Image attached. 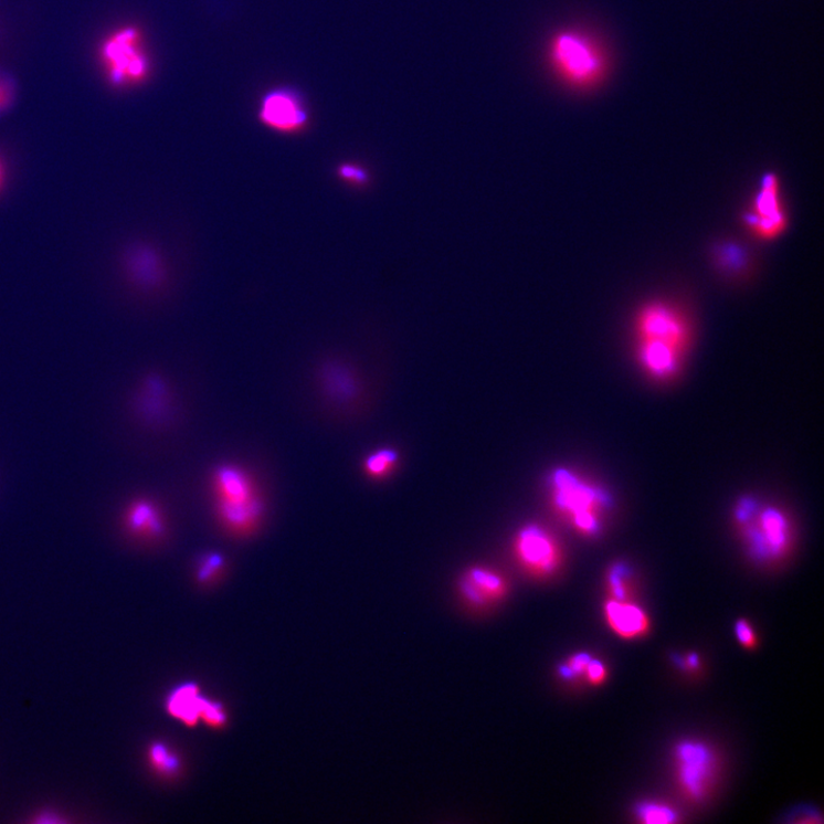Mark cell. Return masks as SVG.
I'll return each instance as SVG.
<instances>
[{
	"instance_id": "6da1fadb",
	"label": "cell",
	"mask_w": 824,
	"mask_h": 824,
	"mask_svg": "<svg viewBox=\"0 0 824 824\" xmlns=\"http://www.w3.org/2000/svg\"><path fill=\"white\" fill-rule=\"evenodd\" d=\"M637 358L654 378L669 379L678 373L691 341L686 314L668 302L646 304L635 319Z\"/></svg>"
},
{
	"instance_id": "7a4b0ae2",
	"label": "cell",
	"mask_w": 824,
	"mask_h": 824,
	"mask_svg": "<svg viewBox=\"0 0 824 824\" xmlns=\"http://www.w3.org/2000/svg\"><path fill=\"white\" fill-rule=\"evenodd\" d=\"M549 55L558 76L577 88L593 86L606 72L604 53L580 31H561L551 41Z\"/></svg>"
},
{
	"instance_id": "3957f363",
	"label": "cell",
	"mask_w": 824,
	"mask_h": 824,
	"mask_svg": "<svg viewBox=\"0 0 824 824\" xmlns=\"http://www.w3.org/2000/svg\"><path fill=\"white\" fill-rule=\"evenodd\" d=\"M676 780L682 794L693 803H702L711 794L719 771L715 750L699 740H684L674 749Z\"/></svg>"
},
{
	"instance_id": "277c9868",
	"label": "cell",
	"mask_w": 824,
	"mask_h": 824,
	"mask_svg": "<svg viewBox=\"0 0 824 824\" xmlns=\"http://www.w3.org/2000/svg\"><path fill=\"white\" fill-rule=\"evenodd\" d=\"M109 81L116 86L142 83L150 73V61L137 27H124L112 34L102 49Z\"/></svg>"
},
{
	"instance_id": "5b68a950",
	"label": "cell",
	"mask_w": 824,
	"mask_h": 824,
	"mask_svg": "<svg viewBox=\"0 0 824 824\" xmlns=\"http://www.w3.org/2000/svg\"><path fill=\"white\" fill-rule=\"evenodd\" d=\"M553 486L559 509L572 519L577 528L585 534L598 531L605 507L604 495L566 469L554 473Z\"/></svg>"
},
{
	"instance_id": "8992f818",
	"label": "cell",
	"mask_w": 824,
	"mask_h": 824,
	"mask_svg": "<svg viewBox=\"0 0 824 824\" xmlns=\"http://www.w3.org/2000/svg\"><path fill=\"white\" fill-rule=\"evenodd\" d=\"M258 118L265 128L285 136L303 134L310 123L302 95L289 87L268 91L261 102Z\"/></svg>"
},
{
	"instance_id": "52a82bcc",
	"label": "cell",
	"mask_w": 824,
	"mask_h": 824,
	"mask_svg": "<svg viewBox=\"0 0 824 824\" xmlns=\"http://www.w3.org/2000/svg\"><path fill=\"white\" fill-rule=\"evenodd\" d=\"M746 224L760 240L778 239L788 228V215L781 198L780 179L768 173L760 182L753 202L746 214Z\"/></svg>"
},
{
	"instance_id": "ba28073f",
	"label": "cell",
	"mask_w": 824,
	"mask_h": 824,
	"mask_svg": "<svg viewBox=\"0 0 824 824\" xmlns=\"http://www.w3.org/2000/svg\"><path fill=\"white\" fill-rule=\"evenodd\" d=\"M517 549L524 564L535 574L549 575L559 567V548L541 528L531 526L524 529L519 535Z\"/></svg>"
},
{
	"instance_id": "9c48e42d",
	"label": "cell",
	"mask_w": 824,
	"mask_h": 824,
	"mask_svg": "<svg viewBox=\"0 0 824 824\" xmlns=\"http://www.w3.org/2000/svg\"><path fill=\"white\" fill-rule=\"evenodd\" d=\"M126 271L139 288L155 292L168 282L166 260L154 246L136 244L126 252Z\"/></svg>"
},
{
	"instance_id": "30bf717a",
	"label": "cell",
	"mask_w": 824,
	"mask_h": 824,
	"mask_svg": "<svg viewBox=\"0 0 824 824\" xmlns=\"http://www.w3.org/2000/svg\"><path fill=\"white\" fill-rule=\"evenodd\" d=\"M756 522L750 531L756 556L764 560L782 557L789 546V527L785 518L778 511L767 510L760 514Z\"/></svg>"
},
{
	"instance_id": "8fae6325",
	"label": "cell",
	"mask_w": 824,
	"mask_h": 824,
	"mask_svg": "<svg viewBox=\"0 0 824 824\" xmlns=\"http://www.w3.org/2000/svg\"><path fill=\"white\" fill-rule=\"evenodd\" d=\"M604 613L608 625L622 640H641L651 630L648 614L631 600L610 599L606 601Z\"/></svg>"
},
{
	"instance_id": "7c38bea8",
	"label": "cell",
	"mask_w": 824,
	"mask_h": 824,
	"mask_svg": "<svg viewBox=\"0 0 824 824\" xmlns=\"http://www.w3.org/2000/svg\"><path fill=\"white\" fill-rule=\"evenodd\" d=\"M210 697L196 682H184L173 687L166 699V710L177 721L189 728L202 723Z\"/></svg>"
},
{
	"instance_id": "4fadbf2b",
	"label": "cell",
	"mask_w": 824,
	"mask_h": 824,
	"mask_svg": "<svg viewBox=\"0 0 824 824\" xmlns=\"http://www.w3.org/2000/svg\"><path fill=\"white\" fill-rule=\"evenodd\" d=\"M265 515L262 497L241 503L216 501V516L221 526L237 537L255 532Z\"/></svg>"
},
{
	"instance_id": "5bb4252c",
	"label": "cell",
	"mask_w": 824,
	"mask_h": 824,
	"mask_svg": "<svg viewBox=\"0 0 824 824\" xmlns=\"http://www.w3.org/2000/svg\"><path fill=\"white\" fill-rule=\"evenodd\" d=\"M216 501L241 503L261 497L249 474L234 465H221L213 473Z\"/></svg>"
},
{
	"instance_id": "9a60e30c",
	"label": "cell",
	"mask_w": 824,
	"mask_h": 824,
	"mask_svg": "<svg viewBox=\"0 0 824 824\" xmlns=\"http://www.w3.org/2000/svg\"><path fill=\"white\" fill-rule=\"evenodd\" d=\"M126 525L131 534L148 541L161 540L167 531L162 515L149 500H138L129 507Z\"/></svg>"
},
{
	"instance_id": "2e32d148",
	"label": "cell",
	"mask_w": 824,
	"mask_h": 824,
	"mask_svg": "<svg viewBox=\"0 0 824 824\" xmlns=\"http://www.w3.org/2000/svg\"><path fill=\"white\" fill-rule=\"evenodd\" d=\"M463 592L475 604H486L501 596L505 583L500 577L487 569H473L463 582Z\"/></svg>"
},
{
	"instance_id": "e0dca14e",
	"label": "cell",
	"mask_w": 824,
	"mask_h": 824,
	"mask_svg": "<svg viewBox=\"0 0 824 824\" xmlns=\"http://www.w3.org/2000/svg\"><path fill=\"white\" fill-rule=\"evenodd\" d=\"M147 758L156 774L165 779H177L183 772L182 758L166 742L156 741L150 744Z\"/></svg>"
},
{
	"instance_id": "ac0fdd59",
	"label": "cell",
	"mask_w": 824,
	"mask_h": 824,
	"mask_svg": "<svg viewBox=\"0 0 824 824\" xmlns=\"http://www.w3.org/2000/svg\"><path fill=\"white\" fill-rule=\"evenodd\" d=\"M335 175L339 182L359 192H365L372 183L371 172L359 162H342L337 166Z\"/></svg>"
},
{
	"instance_id": "d6986e66",
	"label": "cell",
	"mask_w": 824,
	"mask_h": 824,
	"mask_svg": "<svg viewBox=\"0 0 824 824\" xmlns=\"http://www.w3.org/2000/svg\"><path fill=\"white\" fill-rule=\"evenodd\" d=\"M226 560L216 552L202 554L197 562V581L203 587H210L223 578Z\"/></svg>"
},
{
	"instance_id": "ffe728a7",
	"label": "cell",
	"mask_w": 824,
	"mask_h": 824,
	"mask_svg": "<svg viewBox=\"0 0 824 824\" xmlns=\"http://www.w3.org/2000/svg\"><path fill=\"white\" fill-rule=\"evenodd\" d=\"M636 817L645 824H668L679 818L678 813L667 804L645 802L636 807Z\"/></svg>"
},
{
	"instance_id": "44dd1931",
	"label": "cell",
	"mask_w": 824,
	"mask_h": 824,
	"mask_svg": "<svg viewBox=\"0 0 824 824\" xmlns=\"http://www.w3.org/2000/svg\"><path fill=\"white\" fill-rule=\"evenodd\" d=\"M608 587L611 599L630 600V575L623 564H616L611 569L608 579Z\"/></svg>"
},
{
	"instance_id": "7402d4cb",
	"label": "cell",
	"mask_w": 824,
	"mask_h": 824,
	"mask_svg": "<svg viewBox=\"0 0 824 824\" xmlns=\"http://www.w3.org/2000/svg\"><path fill=\"white\" fill-rule=\"evenodd\" d=\"M398 459L393 451L384 450L374 453L366 461V471L371 477H383L395 464Z\"/></svg>"
},
{
	"instance_id": "603a6c76",
	"label": "cell",
	"mask_w": 824,
	"mask_h": 824,
	"mask_svg": "<svg viewBox=\"0 0 824 824\" xmlns=\"http://www.w3.org/2000/svg\"><path fill=\"white\" fill-rule=\"evenodd\" d=\"M591 655L588 653H579L573 657H570L563 667L560 668V675L564 679H573L577 676L584 675Z\"/></svg>"
},
{
	"instance_id": "cb8c5ba5",
	"label": "cell",
	"mask_w": 824,
	"mask_h": 824,
	"mask_svg": "<svg viewBox=\"0 0 824 824\" xmlns=\"http://www.w3.org/2000/svg\"><path fill=\"white\" fill-rule=\"evenodd\" d=\"M15 97L14 82L7 73L0 72V114L8 112Z\"/></svg>"
},
{
	"instance_id": "d4e9b609",
	"label": "cell",
	"mask_w": 824,
	"mask_h": 824,
	"mask_svg": "<svg viewBox=\"0 0 824 824\" xmlns=\"http://www.w3.org/2000/svg\"><path fill=\"white\" fill-rule=\"evenodd\" d=\"M735 630L737 640L741 644V646H743L746 649H753L757 647L758 638L756 635V631L749 621H747L746 619L737 621Z\"/></svg>"
},
{
	"instance_id": "484cf974",
	"label": "cell",
	"mask_w": 824,
	"mask_h": 824,
	"mask_svg": "<svg viewBox=\"0 0 824 824\" xmlns=\"http://www.w3.org/2000/svg\"><path fill=\"white\" fill-rule=\"evenodd\" d=\"M584 676L587 680L593 686L604 684L609 676L605 663L596 658H591L585 669Z\"/></svg>"
}]
</instances>
